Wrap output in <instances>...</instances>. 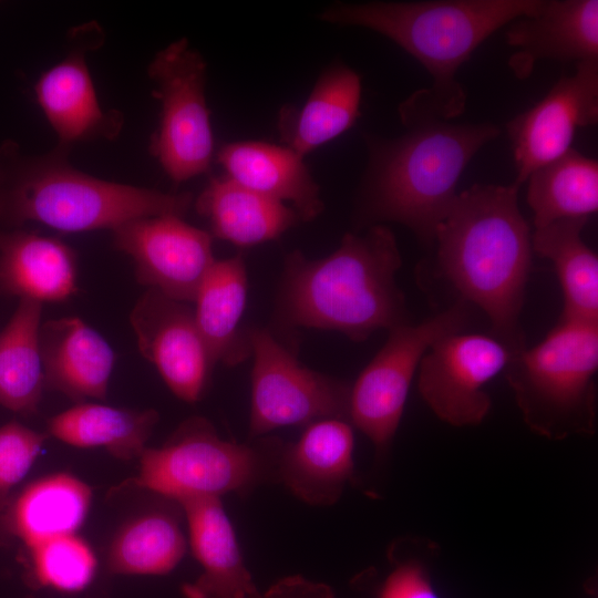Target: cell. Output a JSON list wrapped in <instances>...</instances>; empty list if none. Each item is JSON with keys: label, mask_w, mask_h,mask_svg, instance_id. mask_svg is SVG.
<instances>
[{"label": "cell", "mask_w": 598, "mask_h": 598, "mask_svg": "<svg viewBox=\"0 0 598 598\" xmlns=\"http://www.w3.org/2000/svg\"><path fill=\"white\" fill-rule=\"evenodd\" d=\"M399 115L405 127L401 136H365L369 163L358 217L363 224L399 223L430 246L458 194L463 171L501 131L491 123H451L440 115L426 89L404 100Z\"/></svg>", "instance_id": "1"}, {"label": "cell", "mask_w": 598, "mask_h": 598, "mask_svg": "<svg viewBox=\"0 0 598 598\" xmlns=\"http://www.w3.org/2000/svg\"><path fill=\"white\" fill-rule=\"evenodd\" d=\"M518 190L475 184L458 193L434 240L443 276L486 313L493 336L514 354L526 347L519 316L534 254Z\"/></svg>", "instance_id": "2"}, {"label": "cell", "mask_w": 598, "mask_h": 598, "mask_svg": "<svg viewBox=\"0 0 598 598\" xmlns=\"http://www.w3.org/2000/svg\"><path fill=\"white\" fill-rule=\"evenodd\" d=\"M401 265L393 231L380 224L364 234H346L340 246L321 259L289 252L280 318L288 326L336 330L353 341L408 323L404 296L395 283Z\"/></svg>", "instance_id": "3"}, {"label": "cell", "mask_w": 598, "mask_h": 598, "mask_svg": "<svg viewBox=\"0 0 598 598\" xmlns=\"http://www.w3.org/2000/svg\"><path fill=\"white\" fill-rule=\"evenodd\" d=\"M69 148L24 153L13 141L0 145V228L37 221L66 233L111 229L141 217H183L189 193H164L104 181L74 168Z\"/></svg>", "instance_id": "4"}, {"label": "cell", "mask_w": 598, "mask_h": 598, "mask_svg": "<svg viewBox=\"0 0 598 598\" xmlns=\"http://www.w3.org/2000/svg\"><path fill=\"white\" fill-rule=\"evenodd\" d=\"M544 0H439L336 2L319 18L341 27L375 31L416 59L433 82L426 91L440 115L460 116L466 94L456 80L460 66L492 33L535 14Z\"/></svg>", "instance_id": "5"}, {"label": "cell", "mask_w": 598, "mask_h": 598, "mask_svg": "<svg viewBox=\"0 0 598 598\" xmlns=\"http://www.w3.org/2000/svg\"><path fill=\"white\" fill-rule=\"evenodd\" d=\"M597 369L598 322L560 319L504 371L526 425L559 441L595 432Z\"/></svg>", "instance_id": "6"}, {"label": "cell", "mask_w": 598, "mask_h": 598, "mask_svg": "<svg viewBox=\"0 0 598 598\" xmlns=\"http://www.w3.org/2000/svg\"><path fill=\"white\" fill-rule=\"evenodd\" d=\"M283 443L264 439L236 443L221 439L209 422H184L161 447L140 455L135 484L182 503L246 493L268 481L277 482Z\"/></svg>", "instance_id": "7"}, {"label": "cell", "mask_w": 598, "mask_h": 598, "mask_svg": "<svg viewBox=\"0 0 598 598\" xmlns=\"http://www.w3.org/2000/svg\"><path fill=\"white\" fill-rule=\"evenodd\" d=\"M207 65L178 39L159 50L147 68L161 102L159 125L151 140V153L176 183L206 173L212 164L214 137L206 103Z\"/></svg>", "instance_id": "8"}, {"label": "cell", "mask_w": 598, "mask_h": 598, "mask_svg": "<svg viewBox=\"0 0 598 598\" xmlns=\"http://www.w3.org/2000/svg\"><path fill=\"white\" fill-rule=\"evenodd\" d=\"M468 316V302L460 299L416 324L389 330L385 343L350 389L349 422L378 450H384L398 430L423 355L440 338L462 331Z\"/></svg>", "instance_id": "9"}, {"label": "cell", "mask_w": 598, "mask_h": 598, "mask_svg": "<svg viewBox=\"0 0 598 598\" xmlns=\"http://www.w3.org/2000/svg\"><path fill=\"white\" fill-rule=\"evenodd\" d=\"M251 370L250 436L326 419L349 421L350 386L303 367L272 333L247 331Z\"/></svg>", "instance_id": "10"}, {"label": "cell", "mask_w": 598, "mask_h": 598, "mask_svg": "<svg viewBox=\"0 0 598 598\" xmlns=\"http://www.w3.org/2000/svg\"><path fill=\"white\" fill-rule=\"evenodd\" d=\"M513 355L493 334H446L421 359L419 392L441 421L460 427L477 425L492 405L485 386L505 370Z\"/></svg>", "instance_id": "11"}, {"label": "cell", "mask_w": 598, "mask_h": 598, "mask_svg": "<svg viewBox=\"0 0 598 598\" xmlns=\"http://www.w3.org/2000/svg\"><path fill=\"white\" fill-rule=\"evenodd\" d=\"M112 233L115 248L133 259L138 282L178 301L194 302L216 260L210 233L179 216L135 218Z\"/></svg>", "instance_id": "12"}, {"label": "cell", "mask_w": 598, "mask_h": 598, "mask_svg": "<svg viewBox=\"0 0 598 598\" xmlns=\"http://www.w3.org/2000/svg\"><path fill=\"white\" fill-rule=\"evenodd\" d=\"M598 121V60L577 63L534 106L511 120L506 127L513 145L517 188L537 168L571 148L579 127Z\"/></svg>", "instance_id": "13"}, {"label": "cell", "mask_w": 598, "mask_h": 598, "mask_svg": "<svg viewBox=\"0 0 598 598\" xmlns=\"http://www.w3.org/2000/svg\"><path fill=\"white\" fill-rule=\"evenodd\" d=\"M141 354L152 362L179 399L196 402L214 367L194 309L148 288L130 315Z\"/></svg>", "instance_id": "14"}, {"label": "cell", "mask_w": 598, "mask_h": 598, "mask_svg": "<svg viewBox=\"0 0 598 598\" xmlns=\"http://www.w3.org/2000/svg\"><path fill=\"white\" fill-rule=\"evenodd\" d=\"M71 49L58 64L44 72L34 86L37 101L59 137L60 146L97 138L112 140L123 126L118 111L101 107L85 53L102 40L95 23L72 32Z\"/></svg>", "instance_id": "15"}, {"label": "cell", "mask_w": 598, "mask_h": 598, "mask_svg": "<svg viewBox=\"0 0 598 598\" xmlns=\"http://www.w3.org/2000/svg\"><path fill=\"white\" fill-rule=\"evenodd\" d=\"M505 39L515 49L508 66L520 80L544 59L576 63L598 60V1H544L535 14L511 22Z\"/></svg>", "instance_id": "16"}, {"label": "cell", "mask_w": 598, "mask_h": 598, "mask_svg": "<svg viewBox=\"0 0 598 598\" xmlns=\"http://www.w3.org/2000/svg\"><path fill=\"white\" fill-rule=\"evenodd\" d=\"M354 436L351 423L326 419L307 425L296 443L283 444L277 482L301 502L334 504L353 477Z\"/></svg>", "instance_id": "17"}, {"label": "cell", "mask_w": 598, "mask_h": 598, "mask_svg": "<svg viewBox=\"0 0 598 598\" xmlns=\"http://www.w3.org/2000/svg\"><path fill=\"white\" fill-rule=\"evenodd\" d=\"M39 344L45 386L79 403L105 399L115 357L96 330L80 318L53 319L41 323Z\"/></svg>", "instance_id": "18"}, {"label": "cell", "mask_w": 598, "mask_h": 598, "mask_svg": "<svg viewBox=\"0 0 598 598\" xmlns=\"http://www.w3.org/2000/svg\"><path fill=\"white\" fill-rule=\"evenodd\" d=\"M217 162L226 177L277 202L291 204L300 220L317 218L324 204L303 157L285 145L260 141L224 144Z\"/></svg>", "instance_id": "19"}, {"label": "cell", "mask_w": 598, "mask_h": 598, "mask_svg": "<svg viewBox=\"0 0 598 598\" xmlns=\"http://www.w3.org/2000/svg\"><path fill=\"white\" fill-rule=\"evenodd\" d=\"M184 509L192 551L203 574L185 587L188 598H264L257 590L220 498H194Z\"/></svg>", "instance_id": "20"}, {"label": "cell", "mask_w": 598, "mask_h": 598, "mask_svg": "<svg viewBox=\"0 0 598 598\" xmlns=\"http://www.w3.org/2000/svg\"><path fill=\"white\" fill-rule=\"evenodd\" d=\"M76 258L63 241L21 228H0V290L41 303L75 293Z\"/></svg>", "instance_id": "21"}, {"label": "cell", "mask_w": 598, "mask_h": 598, "mask_svg": "<svg viewBox=\"0 0 598 598\" xmlns=\"http://www.w3.org/2000/svg\"><path fill=\"white\" fill-rule=\"evenodd\" d=\"M361 94L354 70L342 63L324 69L303 105L280 110L277 127L285 146L305 158L343 134L360 116Z\"/></svg>", "instance_id": "22"}, {"label": "cell", "mask_w": 598, "mask_h": 598, "mask_svg": "<svg viewBox=\"0 0 598 598\" xmlns=\"http://www.w3.org/2000/svg\"><path fill=\"white\" fill-rule=\"evenodd\" d=\"M195 207L208 220L212 236L239 247L274 240L300 221L290 206L226 176L213 177Z\"/></svg>", "instance_id": "23"}, {"label": "cell", "mask_w": 598, "mask_h": 598, "mask_svg": "<svg viewBox=\"0 0 598 598\" xmlns=\"http://www.w3.org/2000/svg\"><path fill=\"white\" fill-rule=\"evenodd\" d=\"M247 301V271L241 255L215 260L194 299L197 328L213 364L236 365L250 355L239 323Z\"/></svg>", "instance_id": "24"}, {"label": "cell", "mask_w": 598, "mask_h": 598, "mask_svg": "<svg viewBox=\"0 0 598 598\" xmlns=\"http://www.w3.org/2000/svg\"><path fill=\"white\" fill-rule=\"evenodd\" d=\"M588 218H566L535 228L533 252L550 260L564 296L560 319L598 322V258L581 231Z\"/></svg>", "instance_id": "25"}, {"label": "cell", "mask_w": 598, "mask_h": 598, "mask_svg": "<svg viewBox=\"0 0 598 598\" xmlns=\"http://www.w3.org/2000/svg\"><path fill=\"white\" fill-rule=\"evenodd\" d=\"M92 499L89 485L68 473L34 481L17 498L11 523L13 532L31 549L50 538L75 534Z\"/></svg>", "instance_id": "26"}, {"label": "cell", "mask_w": 598, "mask_h": 598, "mask_svg": "<svg viewBox=\"0 0 598 598\" xmlns=\"http://www.w3.org/2000/svg\"><path fill=\"white\" fill-rule=\"evenodd\" d=\"M157 421L154 410L82 402L51 417L48 431L72 446H102L118 458L131 460L140 457Z\"/></svg>", "instance_id": "27"}, {"label": "cell", "mask_w": 598, "mask_h": 598, "mask_svg": "<svg viewBox=\"0 0 598 598\" xmlns=\"http://www.w3.org/2000/svg\"><path fill=\"white\" fill-rule=\"evenodd\" d=\"M527 204L539 228L566 218H588L598 210V163L570 148L527 178Z\"/></svg>", "instance_id": "28"}, {"label": "cell", "mask_w": 598, "mask_h": 598, "mask_svg": "<svg viewBox=\"0 0 598 598\" xmlns=\"http://www.w3.org/2000/svg\"><path fill=\"white\" fill-rule=\"evenodd\" d=\"M42 303L20 299L0 332V404L19 413L35 412L45 386L39 344Z\"/></svg>", "instance_id": "29"}, {"label": "cell", "mask_w": 598, "mask_h": 598, "mask_svg": "<svg viewBox=\"0 0 598 598\" xmlns=\"http://www.w3.org/2000/svg\"><path fill=\"white\" fill-rule=\"evenodd\" d=\"M186 539L178 520L155 511L125 524L111 543L107 567L120 575H164L184 557Z\"/></svg>", "instance_id": "30"}, {"label": "cell", "mask_w": 598, "mask_h": 598, "mask_svg": "<svg viewBox=\"0 0 598 598\" xmlns=\"http://www.w3.org/2000/svg\"><path fill=\"white\" fill-rule=\"evenodd\" d=\"M33 569L43 586L66 592L83 590L93 579L96 557L75 534L61 535L31 548Z\"/></svg>", "instance_id": "31"}, {"label": "cell", "mask_w": 598, "mask_h": 598, "mask_svg": "<svg viewBox=\"0 0 598 598\" xmlns=\"http://www.w3.org/2000/svg\"><path fill=\"white\" fill-rule=\"evenodd\" d=\"M44 441L45 435L14 421L0 426V493L27 475Z\"/></svg>", "instance_id": "32"}, {"label": "cell", "mask_w": 598, "mask_h": 598, "mask_svg": "<svg viewBox=\"0 0 598 598\" xmlns=\"http://www.w3.org/2000/svg\"><path fill=\"white\" fill-rule=\"evenodd\" d=\"M379 598H440L424 565L416 559L398 564L384 580Z\"/></svg>", "instance_id": "33"}, {"label": "cell", "mask_w": 598, "mask_h": 598, "mask_svg": "<svg viewBox=\"0 0 598 598\" xmlns=\"http://www.w3.org/2000/svg\"><path fill=\"white\" fill-rule=\"evenodd\" d=\"M275 589L281 598H333L326 587L315 586L299 578L288 579Z\"/></svg>", "instance_id": "34"}]
</instances>
